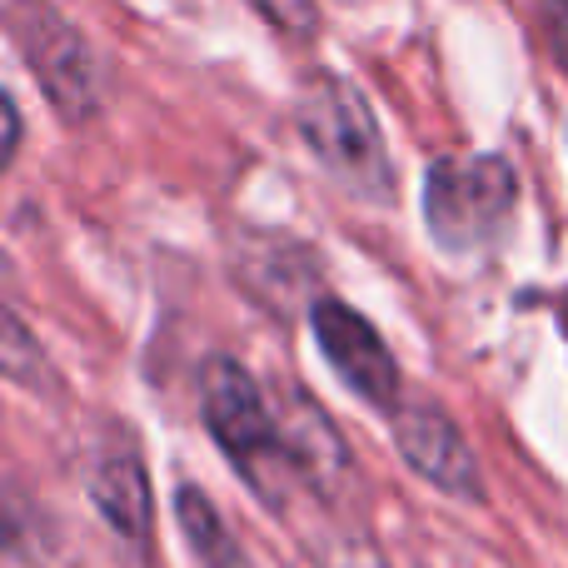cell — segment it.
<instances>
[{
	"instance_id": "9c48e42d",
	"label": "cell",
	"mask_w": 568,
	"mask_h": 568,
	"mask_svg": "<svg viewBox=\"0 0 568 568\" xmlns=\"http://www.w3.org/2000/svg\"><path fill=\"white\" fill-rule=\"evenodd\" d=\"M314 559H320V568H384V564H379V554H374L364 539L324 544V549L314 554Z\"/></svg>"
},
{
	"instance_id": "ba28073f",
	"label": "cell",
	"mask_w": 568,
	"mask_h": 568,
	"mask_svg": "<svg viewBox=\"0 0 568 568\" xmlns=\"http://www.w3.org/2000/svg\"><path fill=\"white\" fill-rule=\"evenodd\" d=\"M175 519H180V534H185V544H190V554H195L200 568H240L245 564V554H240V544L230 539L220 509L200 489L185 484V489L175 494Z\"/></svg>"
},
{
	"instance_id": "8fae6325",
	"label": "cell",
	"mask_w": 568,
	"mask_h": 568,
	"mask_svg": "<svg viewBox=\"0 0 568 568\" xmlns=\"http://www.w3.org/2000/svg\"><path fill=\"white\" fill-rule=\"evenodd\" d=\"M16 145H20V105L6 95V160H16Z\"/></svg>"
},
{
	"instance_id": "3957f363",
	"label": "cell",
	"mask_w": 568,
	"mask_h": 568,
	"mask_svg": "<svg viewBox=\"0 0 568 568\" xmlns=\"http://www.w3.org/2000/svg\"><path fill=\"white\" fill-rule=\"evenodd\" d=\"M200 409H205L215 444L245 469V479L260 494H275L270 489V469L290 464V444H284V429L270 414L255 374L235 359H210L205 374H200Z\"/></svg>"
},
{
	"instance_id": "277c9868",
	"label": "cell",
	"mask_w": 568,
	"mask_h": 568,
	"mask_svg": "<svg viewBox=\"0 0 568 568\" xmlns=\"http://www.w3.org/2000/svg\"><path fill=\"white\" fill-rule=\"evenodd\" d=\"M10 26H16V45H20V55H26V65L36 70L50 105L65 120L95 115L100 65H95V50L85 45V36H80L65 16H55L45 0H20V6L10 10Z\"/></svg>"
},
{
	"instance_id": "6da1fadb",
	"label": "cell",
	"mask_w": 568,
	"mask_h": 568,
	"mask_svg": "<svg viewBox=\"0 0 568 568\" xmlns=\"http://www.w3.org/2000/svg\"><path fill=\"white\" fill-rule=\"evenodd\" d=\"M294 120L310 140L314 160L359 200H389L394 170L384 155V135L359 90L334 70H310L294 95Z\"/></svg>"
},
{
	"instance_id": "7a4b0ae2",
	"label": "cell",
	"mask_w": 568,
	"mask_h": 568,
	"mask_svg": "<svg viewBox=\"0 0 568 568\" xmlns=\"http://www.w3.org/2000/svg\"><path fill=\"white\" fill-rule=\"evenodd\" d=\"M514 170L499 155H444L424 175V220L444 250H479L514 215Z\"/></svg>"
},
{
	"instance_id": "5b68a950",
	"label": "cell",
	"mask_w": 568,
	"mask_h": 568,
	"mask_svg": "<svg viewBox=\"0 0 568 568\" xmlns=\"http://www.w3.org/2000/svg\"><path fill=\"white\" fill-rule=\"evenodd\" d=\"M310 324H314V339H320L329 369L359 399H369L374 409H394L399 404V364H394L379 329L359 310H349L344 300H320L310 310Z\"/></svg>"
},
{
	"instance_id": "52a82bcc",
	"label": "cell",
	"mask_w": 568,
	"mask_h": 568,
	"mask_svg": "<svg viewBox=\"0 0 568 568\" xmlns=\"http://www.w3.org/2000/svg\"><path fill=\"white\" fill-rule=\"evenodd\" d=\"M90 499L95 509L105 514V524L120 534V539H135L145 544L150 539V479H145V464H140L135 449H115L95 464L90 474Z\"/></svg>"
},
{
	"instance_id": "8992f818",
	"label": "cell",
	"mask_w": 568,
	"mask_h": 568,
	"mask_svg": "<svg viewBox=\"0 0 568 568\" xmlns=\"http://www.w3.org/2000/svg\"><path fill=\"white\" fill-rule=\"evenodd\" d=\"M394 444H399L404 464L419 479H429L434 489L454 494V499H484V474L474 449L464 444V434L454 429V419L444 409L414 404V409L394 414Z\"/></svg>"
},
{
	"instance_id": "30bf717a",
	"label": "cell",
	"mask_w": 568,
	"mask_h": 568,
	"mask_svg": "<svg viewBox=\"0 0 568 568\" xmlns=\"http://www.w3.org/2000/svg\"><path fill=\"white\" fill-rule=\"evenodd\" d=\"M544 26H549V45L568 75V0H544Z\"/></svg>"
}]
</instances>
